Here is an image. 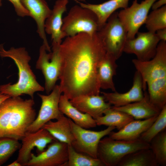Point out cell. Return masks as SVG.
Returning a JSON list of instances; mask_svg holds the SVG:
<instances>
[{
  "label": "cell",
  "mask_w": 166,
  "mask_h": 166,
  "mask_svg": "<svg viewBox=\"0 0 166 166\" xmlns=\"http://www.w3.org/2000/svg\"><path fill=\"white\" fill-rule=\"evenodd\" d=\"M61 59L59 79L63 94L69 100L76 97L100 94L97 70L106 52L97 32L66 37L60 46Z\"/></svg>",
  "instance_id": "1"
},
{
  "label": "cell",
  "mask_w": 166,
  "mask_h": 166,
  "mask_svg": "<svg viewBox=\"0 0 166 166\" xmlns=\"http://www.w3.org/2000/svg\"><path fill=\"white\" fill-rule=\"evenodd\" d=\"M32 98L10 97L0 105V138L21 140L36 117Z\"/></svg>",
  "instance_id": "2"
},
{
  "label": "cell",
  "mask_w": 166,
  "mask_h": 166,
  "mask_svg": "<svg viewBox=\"0 0 166 166\" xmlns=\"http://www.w3.org/2000/svg\"><path fill=\"white\" fill-rule=\"evenodd\" d=\"M0 56L9 57L14 61L18 69V76L15 83L0 85V92L11 97L26 94L33 99L35 92L45 90L44 88L37 81L31 69L29 63L31 58L25 48L12 47L6 50L3 44H0Z\"/></svg>",
  "instance_id": "3"
},
{
  "label": "cell",
  "mask_w": 166,
  "mask_h": 166,
  "mask_svg": "<svg viewBox=\"0 0 166 166\" xmlns=\"http://www.w3.org/2000/svg\"><path fill=\"white\" fill-rule=\"evenodd\" d=\"M149 143L140 138L128 141L115 140L105 137L100 141L97 148V157L105 166H117L127 155L140 149L149 148Z\"/></svg>",
  "instance_id": "4"
},
{
  "label": "cell",
  "mask_w": 166,
  "mask_h": 166,
  "mask_svg": "<svg viewBox=\"0 0 166 166\" xmlns=\"http://www.w3.org/2000/svg\"><path fill=\"white\" fill-rule=\"evenodd\" d=\"M62 20L61 30L66 37L81 33L93 35L99 29L97 18L94 13L80 5L72 7Z\"/></svg>",
  "instance_id": "5"
},
{
  "label": "cell",
  "mask_w": 166,
  "mask_h": 166,
  "mask_svg": "<svg viewBox=\"0 0 166 166\" xmlns=\"http://www.w3.org/2000/svg\"><path fill=\"white\" fill-rule=\"evenodd\" d=\"M117 12L113 13L97 32L106 52L117 60L121 56L127 40V31L118 16Z\"/></svg>",
  "instance_id": "6"
},
{
  "label": "cell",
  "mask_w": 166,
  "mask_h": 166,
  "mask_svg": "<svg viewBox=\"0 0 166 166\" xmlns=\"http://www.w3.org/2000/svg\"><path fill=\"white\" fill-rule=\"evenodd\" d=\"M134 67L141 75L144 91L148 83L166 77V42H159L154 57L150 60L142 61L136 59L132 61Z\"/></svg>",
  "instance_id": "7"
},
{
  "label": "cell",
  "mask_w": 166,
  "mask_h": 166,
  "mask_svg": "<svg viewBox=\"0 0 166 166\" xmlns=\"http://www.w3.org/2000/svg\"><path fill=\"white\" fill-rule=\"evenodd\" d=\"M60 45L52 46V52H48L44 45L39 49L36 68L41 71L45 79V90L49 94L59 79L61 65Z\"/></svg>",
  "instance_id": "8"
},
{
  "label": "cell",
  "mask_w": 166,
  "mask_h": 166,
  "mask_svg": "<svg viewBox=\"0 0 166 166\" xmlns=\"http://www.w3.org/2000/svg\"><path fill=\"white\" fill-rule=\"evenodd\" d=\"M71 131L74 140L72 145L78 152L94 158H98L97 148L100 140L115 128L108 126L104 130L93 131L82 128L76 124L69 118Z\"/></svg>",
  "instance_id": "9"
},
{
  "label": "cell",
  "mask_w": 166,
  "mask_h": 166,
  "mask_svg": "<svg viewBox=\"0 0 166 166\" xmlns=\"http://www.w3.org/2000/svg\"><path fill=\"white\" fill-rule=\"evenodd\" d=\"M157 0H144L140 3L134 0L130 7L117 12L118 16L127 32V39L134 38L144 23L153 4Z\"/></svg>",
  "instance_id": "10"
},
{
  "label": "cell",
  "mask_w": 166,
  "mask_h": 166,
  "mask_svg": "<svg viewBox=\"0 0 166 166\" xmlns=\"http://www.w3.org/2000/svg\"><path fill=\"white\" fill-rule=\"evenodd\" d=\"M62 93L59 85H56L51 93L45 95L38 94L42 104L38 114L29 127L27 132H36L42 128L49 121L58 119L62 114L59 108L60 97Z\"/></svg>",
  "instance_id": "11"
},
{
  "label": "cell",
  "mask_w": 166,
  "mask_h": 166,
  "mask_svg": "<svg viewBox=\"0 0 166 166\" xmlns=\"http://www.w3.org/2000/svg\"><path fill=\"white\" fill-rule=\"evenodd\" d=\"M133 39H127L123 52L135 54L137 60L145 61L155 56L160 40L156 33L138 32Z\"/></svg>",
  "instance_id": "12"
},
{
  "label": "cell",
  "mask_w": 166,
  "mask_h": 166,
  "mask_svg": "<svg viewBox=\"0 0 166 166\" xmlns=\"http://www.w3.org/2000/svg\"><path fill=\"white\" fill-rule=\"evenodd\" d=\"M68 159V144L56 140L37 155L32 153L24 166H65Z\"/></svg>",
  "instance_id": "13"
},
{
  "label": "cell",
  "mask_w": 166,
  "mask_h": 166,
  "mask_svg": "<svg viewBox=\"0 0 166 166\" xmlns=\"http://www.w3.org/2000/svg\"><path fill=\"white\" fill-rule=\"evenodd\" d=\"M21 140L22 144L16 160L24 166L30 160L34 148H37V153L39 154L45 150L48 144L57 140L48 131L42 128L35 132H27Z\"/></svg>",
  "instance_id": "14"
},
{
  "label": "cell",
  "mask_w": 166,
  "mask_h": 166,
  "mask_svg": "<svg viewBox=\"0 0 166 166\" xmlns=\"http://www.w3.org/2000/svg\"><path fill=\"white\" fill-rule=\"evenodd\" d=\"M68 0H57L45 24V33L50 35L52 46L61 45L66 36L61 30L62 15L67 10Z\"/></svg>",
  "instance_id": "15"
},
{
  "label": "cell",
  "mask_w": 166,
  "mask_h": 166,
  "mask_svg": "<svg viewBox=\"0 0 166 166\" xmlns=\"http://www.w3.org/2000/svg\"><path fill=\"white\" fill-rule=\"evenodd\" d=\"M143 92L141 75L136 71L133 77L132 86L128 91L123 93L116 91L113 93H101L106 102L113 105V106L117 107L141 100L144 97Z\"/></svg>",
  "instance_id": "16"
},
{
  "label": "cell",
  "mask_w": 166,
  "mask_h": 166,
  "mask_svg": "<svg viewBox=\"0 0 166 166\" xmlns=\"http://www.w3.org/2000/svg\"><path fill=\"white\" fill-rule=\"evenodd\" d=\"M23 4L30 13V17L35 21L37 32L43 42L48 52L51 51L45 30L46 19L50 15L51 10L45 0H21Z\"/></svg>",
  "instance_id": "17"
},
{
  "label": "cell",
  "mask_w": 166,
  "mask_h": 166,
  "mask_svg": "<svg viewBox=\"0 0 166 166\" xmlns=\"http://www.w3.org/2000/svg\"><path fill=\"white\" fill-rule=\"evenodd\" d=\"M69 101L80 111L88 114L94 119L102 116L105 112L112 106L100 94L80 96Z\"/></svg>",
  "instance_id": "18"
},
{
  "label": "cell",
  "mask_w": 166,
  "mask_h": 166,
  "mask_svg": "<svg viewBox=\"0 0 166 166\" xmlns=\"http://www.w3.org/2000/svg\"><path fill=\"white\" fill-rule=\"evenodd\" d=\"M114 109L125 113L135 120L147 119L157 116L161 110L150 101L147 91H144L143 98L140 101L120 107L112 106Z\"/></svg>",
  "instance_id": "19"
},
{
  "label": "cell",
  "mask_w": 166,
  "mask_h": 166,
  "mask_svg": "<svg viewBox=\"0 0 166 166\" xmlns=\"http://www.w3.org/2000/svg\"><path fill=\"white\" fill-rule=\"evenodd\" d=\"M158 115L143 120H134L118 132L112 131L109 137L115 140L128 141L138 139L156 120Z\"/></svg>",
  "instance_id": "20"
},
{
  "label": "cell",
  "mask_w": 166,
  "mask_h": 166,
  "mask_svg": "<svg viewBox=\"0 0 166 166\" xmlns=\"http://www.w3.org/2000/svg\"><path fill=\"white\" fill-rule=\"evenodd\" d=\"M129 0H109L98 4L76 2L81 6L88 9L94 13L97 18L99 29L116 10L119 8L123 9L128 7Z\"/></svg>",
  "instance_id": "21"
},
{
  "label": "cell",
  "mask_w": 166,
  "mask_h": 166,
  "mask_svg": "<svg viewBox=\"0 0 166 166\" xmlns=\"http://www.w3.org/2000/svg\"><path fill=\"white\" fill-rule=\"evenodd\" d=\"M117 60L113 56L106 52L100 62L97 68V75L101 89L116 91L113 77L116 74L118 67Z\"/></svg>",
  "instance_id": "22"
},
{
  "label": "cell",
  "mask_w": 166,
  "mask_h": 166,
  "mask_svg": "<svg viewBox=\"0 0 166 166\" xmlns=\"http://www.w3.org/2000/svg\"><path fill=\"white\" fill-rule=\"evenodd\" d=\"M61 112L71 119L77 125L85 129L96 127L95 120L90 115L82 113L73 106L69 100L64 94L61 95L59 102Z\"/></svg>",
  "instance_id": "23"
},
{
  "label": "cell",
  "mask_w": 166,
  "mask_h": 166,
  "mask_svg": "<svg viewBox=\"0 0 166 166\" xmlns=\"http://www.w3.org/2000/svg\"><path fill=\"white\" fill-rule=\"evenodd\" d=\"M56 121H50L42 127L48 131L57 140L72 144L74 140L69 118L62 114Z\"/></svg>",
  "instance_id": "24"
},
{
  "label": "cell",
  "mask_w": 166,
  "mask_h": 166,
  "mask_svg": "<svg viewBox=\"0 0 166 166\" xmlns=\"http://www.w3.org/2000/svg\"><path fill=\"white\" fill-rule=\"evenodd\" d=\"M117 166H159L149 148L140 149L124 157Z\"/></svg>",
  "instance_id": "25"
},
{
  "label": "cell",
  "mask_w": 166,
  "mask_h": 166,
  "mask_svg": "<svg viewBox=\"0 0 166 166\" xmlns=\"http://www.w3.org/2000/svg\"><path fill=\"white\" fill-rule=\"evenodd\" d=\"M104 115L95 119L97 125L115 127L118 130L134 120L129 115L114 109L112 107L106 110Z\"/></svg>",
  "instance_id": "26"
},
{
  "label": "cell",
  "mask_w": 166,
  "mask_h": 166,
  "mask_svg": "<svg viewBox=\"0 0 166 166\" xmlns=\"http://www.w3.org/2000/svg\"><path fill=\"white\" fill-rule=\"evenodd\" d=\"M147 87L150 101L161 110L166 105V77L148 83Z\"/></svg>",
  "instance_id": "27"
},
{
  "label": "cell",
  "mask_w": 166,
  "mask_h": 166,
  "mask_svg": "<svg viewBox=\"0 0 166 166\" xmlns=\"http://www.w3.org/2000/svg\"><path fill=\"white\" fill-rule=\"evenodd\" d=\"M68 159L65 166H105L98 158L92 157L76 150L68 144Z\"/></svg>",
  "instance_id": "28"
},
{
  "label": "cell",
  "mask_w": 166,
  "mask_h": 166,
  "mask_svg": "<svg viewBox=\"0 0 166 166\" xmlns=\"http://www.w3.org/2000/svg\"><path fill=\"white\" fill-rule=\"evenodd\" d=\"M152 151L159 166L166 165V130L160 132L149 143Z\"/></svg>",
  "instance_id": "29"
},
{
  "label": "cell",
  "mask_w": 166,
  "mask_h": 166,
  "mask_svg": "<svg viewBox=\"0 0 166 166\" xmlns=\"http://www.w3.org/2000/svg\"><path fill=\"white\" fill-rule=\"evenodd\" d=\"M144 24L148 31L153 33L166 28V5L153 10L148 14Z\"/></svg>",
  "instance_id": "30"
},
{
  "label": "cell",
  "mask_w": 166,
  "mask_h": 166,
  "mask_svg": "<svg viewBox=\"0 0 166 166\" xmlns=\"http://www.w3.org/2000/svg\"><path fill=\"white\" fill-rule=\"evenodd\" d=\"M166 128V105L162 109L157 118L149 128L140 135V138L149 143L152 138Z\"/></svg>",
  "instance_id": "31"
},
{
  "label": "cell",
  "mask_w": 166,
  "mask_h": 166,
  "mask_svg": "<svg viewBox=\"0 0 166 166\" xmlns=\"http://www.w3.org/2000/svg\"><path fill=\"white\" fill-rule=\"evenodd\" d=\"M21 145L18 140L8 137L0 138V166L19 149Z\"/></svg>",
  "instance_id": "32"
},
{
  "label": "cell",
  "mask_w": 166,
  "mask_h": 166,
  "mask_svg": "<svg viewBox=\"0 0 166 166\" xmlns=\"http://www.w3.org/2000/svg\"><path fill=\"white\" fill-rule=\"evenodd\" d=\"M13 5L17 14L19 16H30L28 11L23 4L21 0H8Z\"/></svg>",
  "instance_id": "33"
},
{
  "label": "cell",
  "mask_w": 166,
  "mask_h": 166,
  "mask_svg": "<svg viewBox=\"0 0 166 166\" xmlns=\"http://www.w3.org/2000/svg\"><path fill=\"white\" fill-rule=\"evenodd\" d=\"M156 34L160 41L166 42V28L157 30Z\"/></svg>",
  "instance_id": "34"
},
{
  "label": "cell",
  "mask_w": 166,
  "mask_h": 166,
  "mask_svg": "<svg viewBox=\"0 0 166 166\" xmlns=\"http://www.w3.org/2000/svg\"><path fill=\"white\" fill-rule=\"evenodd\" d=\"M166 0H157L152 5L151 8L152 10L159 8L166 5Z\"/></svg>",
  "instance_id": "35"
},
{
  "label": "cell",
  "mask_w": 166,
  "mask_h": 166,
  "mask_svg": "<svg viewBox=\"0 0 166 166\" xmlns=\"http://www.w3.org/2000/svg\"><path fill=\"white\" fill-rule=\"evenodd\" d=\"M10 97V96L0 92V105L6 99Z\"/></svg>",
  "instance_id": "36"
},
{
  "label": "cell",
  "mask_w": 166,
  "mask_h": 166,
  "mask_svg": "<svg viewBox=\"0 0 166 166\" xmlns=\"http://www.w3.org/2000/svg\"><path fill=\"white\" fill-rule=\"evenodd\" d=\"M8 166H22L21 164L17 160H15L11 163L8 164Z\"/></svg>",
  "instance_id": "37"
},
{
  "label": "cell",
  "mask_w": 166,
  "mask_h": 166,
  "mask_svg": "<svg viewBox=\"0 0 166 166\" xmlns=\"http://www.w3.org/2000/svg\"><path fill=\"white\" fill-rule=\"evenodd\" d=\"M76 1L79 2H86V0H74Z\"/></svg>",
  "instance_id": "38"
},
{
  "label": "cell",
  "mask_w": 166,
  "mask_h": 166,
  "mask_svg": "<svg viewBox=\"0 0 166 166\" xmlns=\"http://www.w3.org/2000/svg\"><path fill=\"white\" fill-rule=\"evenodd\" d=\"M2 0H0V6H1L2 5Z\"/></svg>",
  "instance_id": "39"
}]
</instances>
